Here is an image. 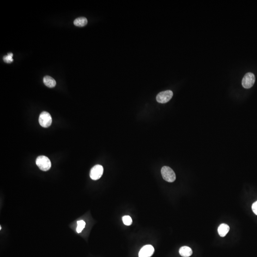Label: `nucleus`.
Segmentation results:
<instances>
[{"label":"nucleus","instance_id":"nucleus-1","mask_svg":"<svg viewBox=\"0 0 257 257\" xmlns=\"http://www.w3.org/2000/svg\"><path fill=\"white\" fill-rule=\"evenodd\" d=\"M36 164L40 170L47 171L50 169L51 164L48 157L45 156H40L37 158Z\"/></svg>","mask_w":257,"mask_h":257},{"label":"nucleus","instance_id":"nucleus-2","mask_svg":"<svg viewBox=\"0 0 257 257\" xmlns=\"http://www.w3.org/2000/svg\"><path fill=\"white\" fill-rule=\"evenodd\" d=\"M161 173L163 179L169 183H173L176 180L175 172L169 167H163L161 168Z\"/></svg>","mask_w":257,"mask_h":257},{"label":"nucleus","instance_id":"nucleus-3","mask_svg":"<svg viewBox=\"0 0 257 257\" xmlns=\"http://www.w3.org/2000/svg\"><path fill=\"white\" fill-rule=\"evenodd\" d=\"M39 122L41 126L43 128H48L51 125L52 118L49 112L43 111L40 115Z\"/></svg>","mask_w":257,"mask_h":257},{"label":"nucleus","instance_id":"nucleus-4","mask_svg":"<svg viewBox=\"0 0 257 257\" xmlns=\"http://www.w3.org/2000/svg\"><path fill=\"white\" fill-rule=\"evenodd\" d=\"M255 82V76L254 74L248 73L245 75L242 80V85L245 89H250L253 86Z\"/></svg>","mask_w":257,"mask_h":257},{"label":"nucleus","instance_id":"nucleus-5","mask_svg":"<svg viewBox=\"0 0 257 257\" xmlns=\"http://www.w3.org/2000/svg\"><path fill=\"white\" fill-rule=\"evenodd\" d=\"M173 93L171 90L161 92L157 95L156 100L158 103L165 104L168 103L172 98Z\"/></svg>","mask_w":257,"mask_h":257},{"label":"nucleus","instance_id":"nucleus-6","mask_svg":"<svg viewBox=\"0 0 257 257\" xmlns=\"http://www.w3.org/2000/svg\"><path fill=\"white\" fill-rule=\"evenodd\" d=\"M104 172V168L100 165H96L93 167L90 172V176L93 180H97L101 178Z\"/></svg>","mask_w":257,"mask_h":257},{"label":"nucleus","instance_id":"nucleus-7","mask_svg":"<svg viewBox=\"0 0 257 257\" xmlns=\"http://www.w3.org/2000/svg\"><path fill=\"white\" fill-rule=\"evenodd\" d=\"M154 252L153 247L151 245L144 246L141 249L139 253V257H150Z\"/></svg>","mask_w":257,"mask_h":257},{"label":"nucleus","instance_id":"nucleus-8","mask_svg":"<svg viewBox=\"0 0 257 257\" xmlns=\"http://www.w3.org/2000/svg\"><path fill=\"white\" fill-rule=\"evenodd\" d=\"M180 256L183 257H189L192 254V251L191 248L187 246H183L179 250Z\"/></svg>","mask_w":257,"mask_h":257},{"label":"nucleus","instance_id":"nucleus-9","mask_svg":"<svg viewBox=\"0 0 257 257\" xmlns=\"http://www.w3.org/2000/svg\"><path fill=\"white\" fill-rule=\"evenodd\" d=\"M229 230V227L227 224H221L218 228V232L221 237H225Z\"/></svg>","mask_w":257,"mask_h":257},{"label":"nucleus","instance_id":"nucleus-10","mask_svg":"<svg viewBox=\"0 0 257 257\" xmlns=\"http://www.w3.org/2000/svg\"><path fill=\"white\" fill-rule=\"evenodd\" d=\"M43 81L44 84L48 87H55L56 85V82L55 79L49 76H46L44 77Z\"/></svg>","mask_w":257,"mask_h":257},{"label":"nucleus","instance_id":"nucleus-11","mask_svg":"<svg viewBox=\"0 0 257 257\" xmlns=\"http://www.w3.org/2000/svg\"><path fill=\"white\" fill-rule=\"evenodd\" d=\"M87 19L85 17H79L76 19L74 21V24L75 25L78 27H83L87 24Z\"/></svg>","mask_w":257,"mask_h":257},{"label":"nucleus","instance_id":"nucleus-12","mask_svg":"<svg viewBox=\"0 0 257 257\" xmlns=\"http://www.w3.org/2000/svg\"><path fill=\"white\" fill-rule=\"evenodd\" d=\"M77 229H76V231L78 233L81 232L82 230L84 229L86 223L85 221L81 220L77 221Z\"/></svg>","mask_w":257,"mask_h":257},{"label":"nucleus","instance_id":"nucleus-13","mask_svg":"<svg viewBox=\"0 0 257 257\" xmlns=\"http://www.w3.org/2000/svg\"><path fill=\"white\" fill-rule=\"evenodd\" d=\"M123 221L126 226H130L132 223V219L129 216H124L123 217Z\"/></svg>","mask_w":257,"mask_h":257},{"label":"nucleus","instance_id":"nucleus-14","mask_svg":"<svg viewBox=\"0 0 257 257\" xmlns=\"http://www.w3.org/2000/svg\"><path fill=\"white\" fill-rule=\"evenodd\" d=\"M13 54L12 53H9L7 55L3 56V60L4 62L7 63H11L13 61Z\"/></svg>","mask_w":257,"mask_h":257},{"label":"nucleus","instance_id":"nucleus-15","mask_svg":"<svg viewBox=\"0 0 257 257\" xmlns=\"http://www.w3.org/2000/svg\"><path fill=\"white\" fill-rule=\"evenodd\" d=\"M252 210L254 214L257 215V201L255 202L252 205Z\"/></svg>","mask_w":257,"mask_h":257}]
</instances>
